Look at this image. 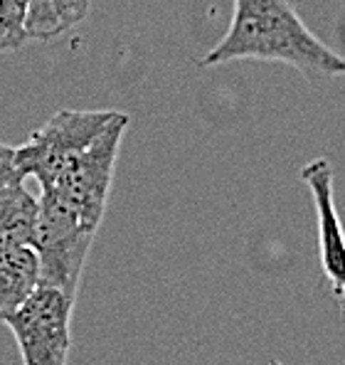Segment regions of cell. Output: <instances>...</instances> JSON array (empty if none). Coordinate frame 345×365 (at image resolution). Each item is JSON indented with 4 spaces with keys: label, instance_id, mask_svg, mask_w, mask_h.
<instances>
[{
    "label": "cell",
    "instance_id": "obj_2",
    "mask_svg": "<svg viewBox=\"0 0 345 365\" xmlns=\"http://www.w3.org/2000/svg\"><path fill=\"white\" fill-rule=\"evenodd\" d=\"M37 202L40 210L30 247L35 250L40 264V287H52L62 292L69 302H77L96 227L86 225L52 192H42Z\"/></svg>",
    "mask_w": 345,
    "mask_h": 365
},
{
    "label": "cell",
    "instance_id": "obj_11",
    "mask_svg": "<svg viewBox=\"0 0 345 365\" xmlns=\"http://www.w3.org/2000/svg\"><path fill=\"white\" fill-rule=\"evenodd\" d=\"M13 182H23L15 168V148L0 141V185H13Z\"/></svg>",
    "mask_w": 345,
    "mask_h": 365
},
{
    "label": "cell",
    "instance_id": "obj_8",
    "mask_svg": "<svg viewBox=\"0 0 345 365\" xmlns=\"http://www.w3.org/2000/svg\"><path fill=\"white\" fill-rule=\"evenodd\" d=\"M89 15V0H30L25 35L28 42H52L82 25Z\"/></svg>",
    "mask_w": 345,
    "mask_h": 365
},
{
    "label": "cell",
    "instance_id": "obj_12",
    "mask_svg": "<svg viewBox=\"0 0 345 365\" xmlns=\"http://www.w3.org/2000/svg\"><path fill=\"white\" fill-rule=\"evenodd\" d=\"M269 365H282V363H279V361H272V363H269Z\"/></svg>",
    "mask_w": 345,
    "mask_h": 365
},
{
    "label": "cell",
    "instance_id": "obj_5",
    "mask_svg": "<svg viewBox=\"0 0 345 365\" xmlns=\"http://www.w3.org/2000/svg\"><path fill=\"white\" fill-rule=\"evenodd\" d=\"M72 309L62 292L37 287L35 294L5 321L20 348L23 365H67L72 348Z\"/></svg>",
    "mask_w": 345,
    "mask_h": 365
},
{
    "label": "cell",
    "instance_id": "obj_9",
    "mask_svg": "<svg viewBox=\"0 0 345 365\" xmlns=\"http://www.w3.org/2000/svg\"><path fill=\"white\" fill-rule=\"evenodd\" d=\"M40 202L23 182L0 185V247L30 245Z\"/></svg>",
    "mask_w": 345,
    "mask_h": 365
},
{
    "label": "cell",
    "instance_id": "obj_6",
    "mask_svg": "<svg viewBox=\"0 0 345 365\" xmlns=\"http://www.w3.org/2000/svg\"><path fill=\"white\" fill-rule=\"evenodd\" d=\"M301 180L311 190L316 207L318 230V257L326 277L341 297L345 292V230L341 215L336 210V190H333V168L326 158H314L301 168Z\"/></svg>",
    "mask_w": 345,
    "mask_h": 365
},
{
    "label": "cell",
    "instance_id": "obj_10",
    "mask_svg": "<svg viewBox=\"0 0 345 365\" xmlns=\"http://www.w3.org/2000/svg\"><path fill=\"white\" fill-rule=\"evenodd\" d=\"M30 0H0V55L13 52L28 42L25 18Z\"/></svg>",
    "mask_w": 345,
    "mask_h": 365
},
{
    "label": "cell",
    "instance_id": "obj_4",
    "mask_svg": "<svg viewBox=\"0 0 345 365\" xmlns=\"http://www.w3.org/2000/svg\"><path fill=\"white\" fill-rule=\"evenodd\" d=\"M116 116L111 109H64L42 123L23 146L15 148V168L20 178H35L45 187L77 153H82Z\"/></svg>",
    "mask_w": 345,
    "mask_h": 365
},
{
    "label": "cell",
    "instance_id": "obj_3",
    "mask_svg": "<svg viewBox=\"0 0 345 365\" xmlns=\"http://www.w3.org/2000/svg\"><path fill=\"white\" fill-rule=\"evenodd\" d=\"M126 128L128 116L123 111H116V116L94 138V143H89L82 153H77L67 165H62V170L42 187V192H52L64 205L72 207L86 225L99 230L106 202H109Z\"/></svg>",
    "mask_w": 345,
    "mask_h": 365
},
{
    "label": "cell",
    "instance_id": "obj_1",
    "mask_svg": "<svg viewBox=\"0 0 345 365\" xmlns=\"http://www.w3.org/2000/svg\"><path fill=\"white\" fill-rule=\"evenodd\" d=\"M235 60L291 64L311 77H343L345 60L296 13L291 0H235L230 28L202 57V67Z\"/></svg>",
    "mask_w": 345,
    "mask_h": 365
},
{
    "label": "cell",
    "instance_id": "obj_13",
    "mask_svg": "<svg viewBox=\"0 0 345 365\" xmlns=\"http://www.w3.org/2000/svg\"><path fill=\"white\" fill-rule=\"evenodd\" d=\"M343 302H345V292H343Z\"/></svg>",
    "mask_w": 345,
    "mask_h": 365
},
{
    "label": "cell",
    "instance_id": "obj_7",
    "mask_svg": "<svg viewBox=\"0 0 345 365\" xmlns=\"http://www.w3.org/2000/svg\"><path fill=\"white\" fill-rule=\"evenodd\" d=\"M40 287V264L30 245L0 247V324L10 319Z\"/></svg>",
    "mask_w": 345,
    "mask_h": 365
}]
</instances>
